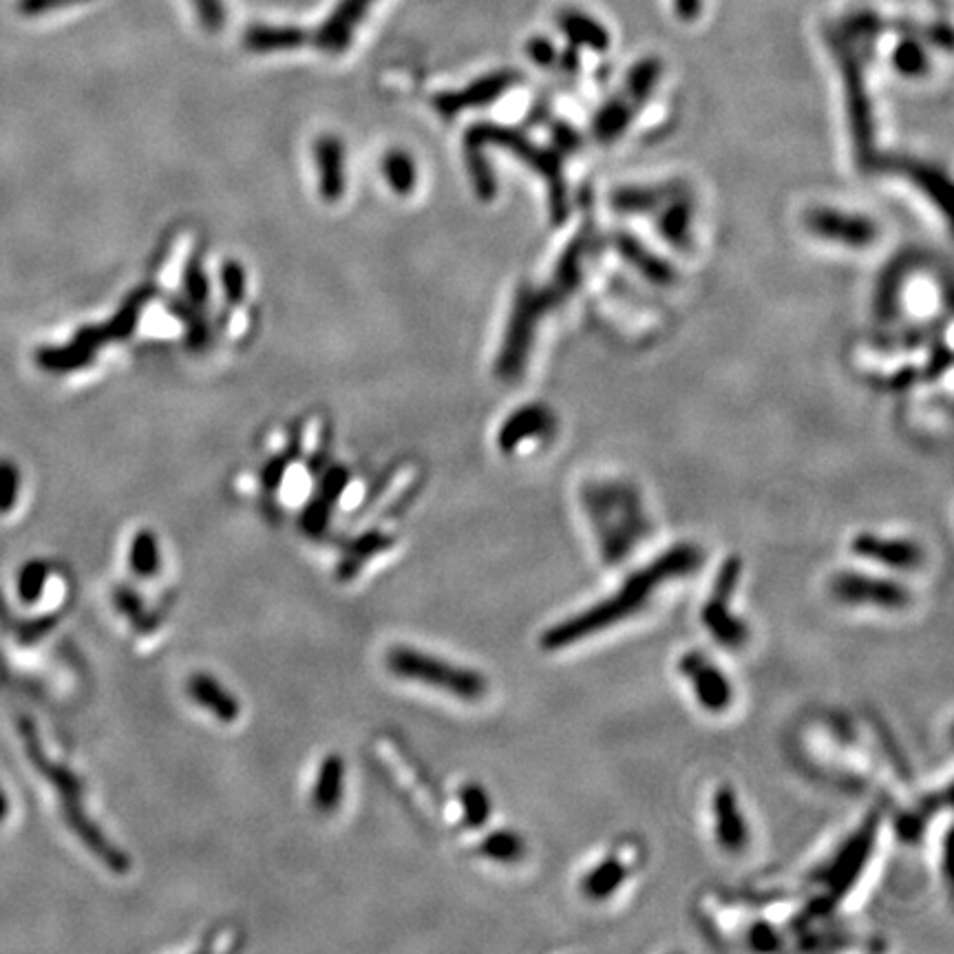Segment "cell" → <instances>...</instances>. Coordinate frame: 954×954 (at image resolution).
Returning a JSON list of instances; mask_svg holds the SVG:
<instances>
[{
	"mask_svg": "<svg viewBox=\"0 0 954 954\" xmlns=\"http://www.w3.org/2000/svg\"><path fill=\"white\" fill-rule=\"evenodd\" d=\"M703 557L701 546L692 542L666 548L641 568L632 570L605 597L548 625L540 634V648L548 655H557L594 639L597 634L623 625L650 607L668 586L692 577L703 566Z\"/></svg>",
	"mask_w": 954,
	"mask_h": 954,
	"instance_id": "6da1fadb",
	"label": "cell"
},
{
	"mask_svg": "<svg viewBox=\"0 0 954 954\" xmlns=\"http://www.w3.org/2000/svg\"><path fill=\"white\" fill-rule=\"evenodd\" d=\"M581 502L592 529L597 553L605 564L627 559L648 533L639 493L618 482L588 485Z\"/></svg>",
	"mask_w": 954,
	"mask_h": 954,
	"instance_id": "7a4b0ae2",
	"label": "cell"
},
{
	"mask_svg": "<svg viewBox=\"0 0 954 954\" xmlns=\"http://www.w3.org/2000/svg\"><path fill=\"white\" fill-rule=\"evenodd\" d=\"M21 736L25 740L27 756L32 764L56 786L60 793V807L65 814L67 825L78 836V840L115 875H126L130 871V858L126 851L115 847L100 827L87 816L84 811V795H82V782L73 771H69L65 764H58L49 760L43 751V745L38 740V731L32 720H21Z\"/></svg>",
	"mask_w": 954,
	"mask_h": 954,
	"instance_id": "3957f363",
	"label": "cell"
},
{
	"mask_svg": "<svg viewBox=\"0 0 954 954\" xmlns=\"http://www.w3.org/2000/svg\"><path fill=\"white\" fill-rule=\"evenodd\" d=\"M884 811L875 807L853 831L851 836L818 866L811 871L809 886L814 888L811 912L814 917H825L833 912L847 895L862 879L882 827Z\"/></svg>",
	"mask_w": 954,
	"mask_h": 954,
	"instance_id": "277c9868",
	"label": "cell"
},
{
	"mask_svg": "<svg viewBox=\"0 0 954 954\" xmlns=\"http://www.w3.org/2000/svg\"><path fill=\"white\" fill-rule=\"evenodd\" d=\"M152 296H155V287L144 285L126 298V303L120 307V311L111 318L109 323L87 326V328L78 330L76 339L69 345L41 348L36 352L38 367L49 372V374H73V372L89 367L95 361V354L100 348L126 341L135 332L137 318Z\"/></svg>",
	"mask_w": 954,
	"mask_h": 954,
	"instance_id": "5b68a950",
	"label": "cell"
},
{
	"mask_svg": "<svg viewBox=\"0 0 954 954\" xmlns=\"http://www.w3.org/2000/svg\"><path fill=\"white\" fill-rule=\"evenodd\" d=\"M385 668L396 679L433 688L457 701L475 703L489 694V681L482 672L438 659L411 646H394L387 650Z\"/></svg>",
	"mask_w": 954,
	"mask_h": 954,
	"instance_id": "8992f818",
	"label": "cell"
},
{
	"mask_svg": "<svg viewBox=\"0 0 954 954\" xmlns=\"http://www.w3.org/2000/svg\"><path fill=\"white\" fill-rule=\"evenodd\" d=\"M742 575H745L742 559L738 555L725 557L701 605V625L712 636V641L725 650H740L751 639V629L747 621L734 610V599L740 590Z\"/></svg>",
	"mask_w": 954,
	"mask_h": 954,
	"instance_id": "52a82bcc",
	"label": "cell"
},
{
	"mask_svg": "<svg viewBox=\"0 0 954 954\" xmlns=\"http://www.w3.org/2000/svg\"><path fill=\"white\" fill-rule=\"evenodd\" d=\"M831 597L847 607L879 610V612H904L915 603L912 590L890 577L868 570H838L829 579Z\"/></svg>",
	"mask_w": 954,
	"mask_h": 954,
	"instance_id": "ba28073f",
	"label": "cell"
},
{
	"mask_svg": "<svg viewBox=\"0 0 954 954\" xmlns=\"http://www.w3.org/2000/svg\"><path fill=\"white\" fill-rule=\"evenodd\" d=\"M644 860L646 853L639 842L632 838L618 840L581 873L577 882L579 895L590 904H603L612 899L636 873H639Z\"/></svg>",
	"mask_w": 954,
	"mask_h": 954,
	"instance_id": "9c48e42d",
	"label": "cell"
},
{
	"mask_svg": "<svg viewBox=\"0 0 954 954\" xmlns=\"http://www.w3.org/2000/svg\"><path fill=\"white\" fill-rule=\"evenodd\" d=\"M679 677L688 685L694 703L709 716H723L731 709L736 688L729 674L703 650H685L677 661Z\"/></svg>",
	"mask_w": 954,
	"mask_h": 954,
	"instance_id": "30bf717a",
	"label": "cell"
},
{
	"mask_svg": "<svg viewBox=\"0 0 954 954\" xmlns=\"http://www.w3.org/2000/svg\"><path fill=\"white\" fill-rule=\"evenodd\" d=\"M851 553L853 557L890 572H917L925 564L923 546L904 535L864 531L851 540Z\"/></svg>",
	"mask_w": 954,
	"mask_h": 954,
	"instance_id": "8fae6325",
	"label": "cell"
},
{
	"mask_svg": "<svg viewBox=\"0 0 954 954\" xmlns=\"http://www.w3.org/2000/svg\"><path fill=\"white\" fill-rule=\"evenodd\" d=\"M709 820H712L714 842L723 853L740 855L747 851L751 840V827L745 807L738 798V791L729 782H720L712 791Z\"/></svg>",
	"mask_w": 954,
	"mask_h": 954,
	"instance_id": "7c38bea8",
	"label": "cell"
},
{
	"mask_svg": "<svg viewBox=\"0 0 954 954\" xmlns=\"http://www.w3.org/2000/svg\"><path fill=\"white\" fill-rule=\"evenodd\" d=\"M372 5L374 0H339L334 12L316 30L309 41L330 56H341L352 45L354 32L363 23Z\"/></svg>",
	"mask_w": 954,
	"mask_h": 954,
	"instance_id": "4fadbf2b",
	"label": "cell"
},
{
	"mask_svg": "<svg viewBox=\"0 0 954 954\" xmlns=\"http://www.w3.org/2000/svg\"><path fill=\"white\" fill-rule=\"evenodd\" d=\"M186 694L200 709H204L224 725H232L241 716L239 699L217 677L208 672L191 674L186 681Z\"/></svg>",
	"mask_w": 954,
	"mask_h": 954,
	"instance_id": "5bb4252c",
	"label": "cell"
},
{
	"mask_svg": "<svg viewBox=\"0 0 954 954\" xmlns=\"http://www.w3.org/2000/svg\"><path fill=\"white\" fill-rule=\"evenodd\" d=\"M515 82V76L509 71H498L491 76H485L477 82L468 84L464 91H446L433 98V106L440 115L453 117L455 113L473 106H482L493 100H498L511 84Z\"/></svg>",
	"mask_w": 954,
	"mask_h": 954,
	"instance_id": "9a60e30c",
	"label": "cell"
},
{
	"mask_svg": "<svg viewBox=\"0 0 954 954\" xmlns=\"http://www.w3.org/2000/svg\"><path fill=\"white\" fill-rule=\"evenodd\" d=\"M345 777L348 766L341 753H328L318 764L311 784V809L321 816H332L341 809L345 798Z\"/></svg>",
	"mask_w": 954,
	"mask_h": 954,
	"instance_id": "2e32d148",
	"label": "cell"
},
{
	"mask_svg": "<svg viewBox=\"0 0 954 954\" xmlns=\"http://www.w3.org/2000/svg\"><path fill=\"white\" fill-rule=\"evenodd\" d=\"M318 189L326 202H339L345 193V150L339 137L321 135L314 141Z\"/></svg>",
	"mask_w": 954,
	"mask_h": 954,
	"instance_id": "e0dca14e",
	"label": "cell"
},
{
	"mask_svg": "<svg viewBox=\"0 0 954 954\" xmlns=\"http://www.w3.org/2000/svg\"><path fill=\"white\" fill-rule=\"evenodd\" d=\"M309 32L294 25H250L243 34V47L254 54H272V52H289L298 49L309 41Z\"/></svg>",
	"mask_w": 954,
	"mask_h": 954,
	"instance_id": "ac0fdd59",
	"label": "cell"
},
{
	"mask_svg": "<svg viewBox=\"0 0 954 954\" xmlns=\"http://www.w3.org/2000/svg\"><path fill=\"white\" fill-rule=\"evenodd\" d=\"M557 25L564 32V36H568L579 47L601 52L610 45V34L603 27V23H599L594 16H590L583 10L570 8V10L559 12Z\"/></svg>",
	"mask_w": 954,
	"mask_h": 954,
	"instance_id": "d6986e66",
	"label": "cell"
},
{
	"mask_svg": "<svg viewBox=\"0 0 954 954\" xmlns=\"http://www.w3.org/2000/svg\"><path fill=\"white\" fill-rule=\"evenodd\" d=\"M457 805L462 816V827L468 831L482 829L491 820L493 814V800L491 793L480 782H464L457 788Z\"/></svg>",
	"mask_w": 954,
	"mask_h": 954,
	"instance_id": "ffe728a7",
	"label": "cell"
},
{
	"mask_svg": "<svg viewBox=\"0 0 954 954\" xmlns=\"http://www.w3.org/2000/svg\"><path fill=\"white\" fill-rule=\"evenodd\" d=\"M391 544H394V540L387 537V535H383V533H378V531H370V533L361 535V537H359L356 542H352V546L345 550V555H343V559H341L339 568H337V577H339V581H350V579H354V577L363 570V566H365L370 559H374L376 555H381V553H385L387 548H391Z\"/></svg>",
	"mask_w": 954,
	"mask_h": 954,
	"instance_id": "44dd1931",
	"label": "cell"
},
{
	"mask_svg": "<svg viewBox=\"0 0 954 954\" xmlns=\"http://www.w3.org/2000/svg\"><path fill=\"white\" fill-rule=\"evenodd\" d=\"M128 568L139 579H150L162 570V546L150 529H141L133 535L128 546Z\"/></svg>",
	"mask_w": 954,
	"mask_h": 954,
	"instance_id": "7402d4cb",
	"label": "cell"
},
{
	"mask_svg": "<svg viewBox=\"0 0 954 954\" xmlns=\"http://www.w3.org/2000/svg\"><path fill=\"white\" fill-rule=\"evenodd\" d=\"M477 853L496 864H518L526 858V840L513 829H498L485 836Z\"/></svg>",
	"mask_w": 954,
	"mask_h": 954,
	"instance_id": "603a6c76",
	"label": "cell"
},
{
	"mask_svg": "<svg viewBox=\"0 0 954 954\" xmlns=\"http://www.w3.org/2000/svg\"><path fill=\"white\" fill-rule=\"evenodd\" d=\"M383 173L387 184L398 193V195H409L416 189V164L411 155H407L405 150H389L383 159Z\"/></svg>",
	"mask_w": 954,
	"mask_h": 954,
	"instance_id": "cb8c5ba5",
	"label": "cell"
},
{
	"mask_svg": "<svg viewBox=\"0 0 954 954\" xmlns=\"http://www.w3.org/2000/svg\"><path fill=\"white\" fill-rule=\"evenodd\" d=\"M542 427H544V416H542V411H537V409H526V411L515 413V416L504 424V429L500 431V448L507 451V453L515 451V448L522 444L524 438L540 433Z\"/></svg>",
	"mask_w": 954,
	"mask_h": 954,
	"instance_id": "d4e9b609",
	"label": "cell"
},
{
	"mask_svg": "<svg viewBox=\"0 0 954 954\" xmlns=\"http://www.w3.org/2000/svg\"><path fill=\"white\" fill-rule=\"evenodd\" d=\"M171 311L184 323L189 345L193 350H202L211 339V330H208V323L202 314V307L193 305L191 300H173Z\"/></svg>",
	"mask_w": 954,
	"mask_h": 954,
	"instance_id": "484cf974",
	"label": "cell"
},
{
	"mask_svg": "<svg viewBox=\"0 0 954 954\" xmlns=\"http://www.w3.org/2000/svg\"><path fill=\"white\" fill-rule=\"evenodd\" d=\"M332 502H328L323 496H316L300 513L298 526L307 537H323L328 526H330V518H332Z\"/></svg>",
	"mask_w": 954,
	"mask_h": 954,
	"instance_id": "4316f807",
	"label": "cell"
},
{
	"mask_svg": "<svg viewBox=\"0 0 954 954\" xmlns=\"http://www.w3.org/2000/svg\"><path fill=\"white\" fill-rule=\"evenodd\" d=\"M19 493H21V468L3 457L0 459V513H10L16 502H19Z\"/></svg>",
	"mask_w": 954,
	"mask_h": 954,
	"instance_id": "83f0119b",
	"label": "cell"
},
{
	"mask_svg": "<svg viewBox=\"0 0 954 954\" xmlns=\"http://www.w3.org/2000/svg\"><path fill=\"white\" fill-rule=\"evenodd\" d=\"M115 607L137 627V629H146L148 627V614L144 607V599L128 586H120L113 594Z\"/></svg>",
	"mask_w": 954,
	"mask_h": 954,
	"instance_id": "f1b7e54d",
	"label": "cell"
},
{
	"mask_svg": "<svg viewBox=\"0 0 954 954\" xmlns=\"http://www.w3.org/2000/svg\"><path fill=\"white\" fill-rule=\"evenodd\" d=\"M47 583V566L41 561H32L23 568L19 577V592L25 603H34L41 599Z\"/></svg>",
	"mask_w": 954,
	"mask_h": 954,
	"instance_id": "f546056e",
	"label": "cell"
},
{
	"mask_svg": "<svg viewBox=\"0 0 954 954\" xmlns=\"http://www.w3.org/2000/svg\"><path fill=\"white\" fill-rule=\"evenodd\" d=\"M184 289H186V300H191L197 307H202L208 300V279H206V272L202 268L200 257H193L186 265Z\"/></svg>",
	"mask_w": 954,
	"mask_h": 954,
	"instance_id": "4dcf8cb0",
	"label": "cell"
},
{
	"mask_svg": "<svg viewBox=\"0 0 954 954\" xmlns=\"http://www.w3.org/2000/svg\"><path fill=\"white\" fill-rule=\"evenodd\" d=\"M895 65H897L899 73L919 76L925 69V54L917 43L906 41L895 49Z\"/></svg>",
	"mask_w": 954,
	"mask_h": 954,
	"instance_id": "1f68e13d",
	"label": "cell"
},
{
	"mask_svg": "<svg viewBox=\"0 0 954 954\" xmlns=\"http://www.w3.org/2000/svg\"><path fill=\"white\" fill-rule=\"evenodd\" d=\"M350 485V470L345 466H332L323 477L321 485H318V496H323L328 502L337 504L339 498L343 496V491Z\"/></svg>",
	"mask_w": 954,
	"mask_h": 954,
	"instance_id": "d6a6232c",
	"label": "cell"
},
{
	"mask_svg": "<svg viewBox=\"0 0 954 954\" xmlns=\"http://www.w3.org/2000/svg\"><path fill=\"white\" fill-rule=\"evenodd\" d=\"M222 285L228 303H239L246 296V272L237 261H226L222 270Z\"/></svg>",
	"mask_w": 954,
	"mask_h": 954,
	"instance_id": "836d02e7",
	"label": "cell"
},
{
	"mask_svg": "<svg viewBox=\"0 0 954 954\" xmlns=\"http://www.w3.org/2000/svg\"><path fill=\"white\" fill-rule=\"evenodd\" d=\"M193 8L197 10L200 23L208 32H219L226 25V8L224 0H193Z\"/></svg>",
	"mask_w": 954,
	"mask_h": 954,
	"instance_id": "e575fe53",
	"label": "cell"
},
{
	"mask_svg": "<svg viewBox=\"0 0 954 954\" xmlns=\"http://www.w3.org/2000/svg\"><path fill=\"white\" fill-rule=\"evenodd\" d=\"M78 3H89V0H19V10L25 16H38V14L69 8V5H78Z\"/></svg>",
	"mask_w": 954,
	"mask_h": 954,
	"instance_id": "d590c367",
	"label": "cell"
},
{
	"mask_svg": "<svg viewBox=\"0 0 954 954\" xmlns=\"http://www.w3.org/2000/svg\"><path fill=\"white\" fill-rule=\"evenodd\" d=\"M285 468H287V457H274L272 462H268L261 470V485L265 489H276L283 480Z\"/></svg>",
	"mask_w": 954,
	"mask_h": 954,
	"instance_id": "8d00e7d4",
	"label": "cell"
},
{
	"mask_svg": "<svg viewBox=\"0 0 954 954\" xmlns=\"http://www.w3.org/2000/svg\"><path fill=\"white\" fill-rule=\"evenodd\" d=\"M674 12L681 21L694 23L703 14V0H674Z\"/></svg>",
	"mask_w": 954,
	"mask_h": 954,
	"instance_id": "74e56055",
	"label": "cell"
}]
</instances>
